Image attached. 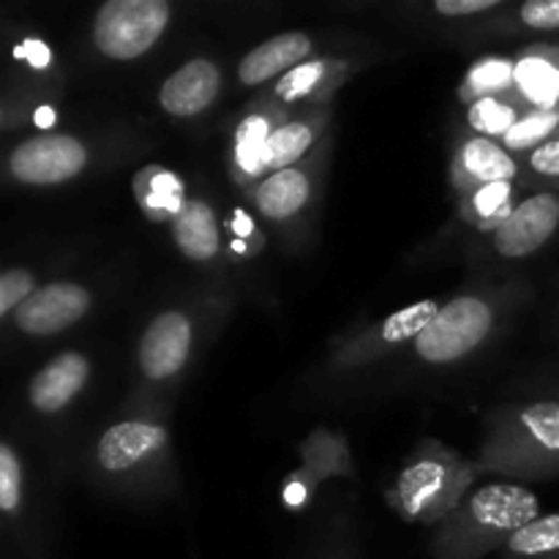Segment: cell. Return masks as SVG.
Listing matches in <instances>:
<instances>
[{
	"label": "cell",
	"mask_w": 559,
	"mask_h": 559,
	"mask_svg": "<svg viewBox=\"0 0 559 559\" xmlns=\"http://www.w3.org/2000/svg\"><path fill=\"white\" fill-rule=\"evenodd\" d=\"M540 516L538 497L519 484H489L451 513L437 540V559H480Z\"/></svg>",
	"instance_id": "cell-1"
},
{
	"label": "cell",
	"mask_w": 559,
	"mask_h": 559,
	"mask_svg": "<svg viewBox=\"0 0 559 559\" xmlns=\"http://www.w3.org/2000/svg\"><path fill=\"white\" fill-rule=\"evenodd\" d=\"M491 462L522 473H559V402H535L502 420Z\"/></svg>",
	"instance_id": "cell-2"
},
{
	"label": "cell",
	"mask_w": 559,
	"mask_h": 559,
	"mask_svg": "<svg viewBox=\"0 0 559 559\" xmlns=\"http://www.w3.org/2000/svg\"><path fill=\"white\" fill-rule=\"evenodd\" d=\"M167 0H109L93 20V41L112 60H134L151 52L169 25Z\"/></svg>",
	"instance_id": "cell-3"
},
{
	"label": "cell",
	"mask_w": 559,
	"mask_h": 559,
	"mask_svg": "<svg viewBox=\"0 0 559 559\" xmlns=\"http://www.w3.org/2000/svg\"><path fill=\"white\" fill-rule=\"evenodd\" d=\"M495 325V311L486 300L462 295L440 306L435 320L415 338V353L429 364H453L484 344Z\"/></svg>",
	"instance_id": "cell-4"
},
{
	"label": "cell",
	"mask_w": 559,
	"mask_h": 559,
	"mask_svg": "<svg viewBox=\"0 0 559 559\" xmlns=\"http://www.w3.org/2000/svg\"><path fill=\"white\" fill-rule=\"evenodd\" d=\"M464 486L467 480L459 475V464L453 459H420L404 469L399 480V502L407 516L437 522L456 506Z\"/></svg>",
	"instance_id": "cell-5"
},
{
	"label": "cell",
	"mask_w": 559,
	"mask_h": 559,
	"mask_svg": "<svg viewBox=\"0 0 559 559\" xmlns=\"http://www.w3.org/2000/svg\"><path fill=\"white\" fill-rule=\"evenodd\" d=\"M87 164V147L69 134H41L22 142L9 158L11 175L31 186H55L76 178Z\"/></svg>",
	"instance_id": "cell-6"
},
{
	"label": "cell",
	"mask_w": 559,
	"mask_h": 559,
	"mask_svg": "<svg viewBox=\"0 0 559 559\" xmlns=\"http://www.w3.org/2000/svg\"><path fill=\"white\" fill-rule=\"evenodd\" d=\"M559 227V197L551 191L527 197L495 227V249L508 260L535 254Z\"/></svg>",
	"instance_id": "cell-7"
},
{
	"label": "cell",
	"mask_w": 559,
	"mask_h": 559,
	"mask_svg": "<svg viewBox=\"0 0 559 559\" xmlns=\"http://www.w3.org/2000/svg\"><path fill=\"white\" fill-rule=\"evenodd\" d=\"M91 309V295L80 284L55 282L47 287L27 295L14 311L16 328H22L31 336H52L66 331Z\"/></svg>",
	"instance_id": "cell-8"
},
{
	"label": "cell",
	"mask_w": 559,
	"mask_h": 559,
	"mask_svg": "<svg viewBox=\"0 0 559 559\" xmlns=\"http://www.w3.org/2000/svg\"><path fill=\"white\" fill-rule=\"evenodd\" d=\"M191 322L180 311H164L145 328L140 342V369L147 380H169L191 353Z\"/></svg>",
	"instance_id": "cell-9"
},
{
	"label": "cell",
	"mask_w": 559,
	"mask_h": 559,
	"mask_svg": "<svg viewBox=\"0 0 559 559\" xmlns=\"http://www.w3.org/2000/svg\"><path fill=\"white\" fill-rule=\"evenodd\" d=\"M218 87H222L218 66L213 60L197 58L164 80L162 91H158V104L173 118H194L216 102Z\"/></svg>",
	"instance_id": "cell-10"
},
{
	"label": "cell",
	"mask_w": 559,
	"mask_h": 559,
	"mask_svg": "<svg viewBox=\"0 0 559 559\" xmlns=\"http://www.w3.org/2000/svg\"><path fill=\"white\" fill-rule=\"evenodd\" d=\"M513 93L522 98L530 112H555L559 109V49L533 47L516 60Z\"/></svg>",
	"instance_id": "cell-11"
},
{
	"label": "cell",
	"mask_w": 559,
	"mask_h": 559,
	"mask_svg": "<svg viewBox=\"0 0 559 559\" xmlns=\"http://www.w3.org/2000/svg\"><path fill=\"white\" fill-rule=\"evenodd\" d=\"M164 442H167V431L162 426L126 420L104 431L98 440V464L107 473H126L162 451Z\"/></svg>",
	"instance_id": "cell-12"
},
{
	"label": "cell",
	"mask_w": 559,
	"mask_h": 559,
	"mask_svg": "<svg viewBox=\"0 0 559 559\" xmlns=\"http://www.w3.org/2000/svg\"><path fill=\"white\" fill-rule=\"evenodd\" d=\"M311 55V38L300 31L278 33L267 41L257 44L238 66V80L246 87H257L278 74H287Z\"/></svg>",
	"instance_id": "cell-13"
},
{
	"label": "cell",
	"mask_w": 559,
	"mask_h": 559,
	"mask_svg": "<svg viewBox=\"0 0 559 559\" xmlns=\"http://www.w3.org/2000/svg\"><path fill=\"white\" fill-rule=\"evenodd\" d=\"M91 364L80 353H63L49 360L31 382V404L38 413H60L85 388Z\"/></svg>",
	"instance_id": "cell-14"
},
{
	"label": "cell",
	"mask_w": 559,
	"mask_h": 559,
	"mask_svg": "<svg viewBox=\"0 0 559 559\" xmlns=\"http://www.w3.org/2000/svg\"><path fill=\"white\" fill-rule=\"evenodd\" d=\"M519 167L511 153L495 140L486 136H473L464 142L459 151V180L467 186H489V183H511L516 178Z\"/></svg>",
	"instance_id": "cell-15"
},
{
	"label": "cell",
	"mask_w": 559,
	"mask_h": 559,
	"mask_svg": "<svg viewBox=\"0 0 559 559\" xmlns=\"http://www.w3.org/2000/svg\"><path fill=\"white\" fill-rule=\"evenodd\" d=\"M173 235L178 249L194 262L213 260L222 246L216 213L202 200H186L178 216L173 218Z\"/></svg>",
	"instance_id": "cell-16"
},
{
	"label": "cell",
	"mask_w": 559,
	"mask_h": 559,
	"mask_svg": "<svg viewBox=\"0 0 559 559\" xmlns=\"http://www.w3.org/2000/svg\"><path fill=\"white\" fill-rule=\"evenodd\" d=\"M311 183L309 175L304 169H278L271 173L254 191L257 211L262 213L271 222H284V218H293L295 213L304 211V205L309 202Z\"/></svg>",
	"instance_id": "cell-17"
},
{
	"label": "cell",
	"mask_w": 559,
	"mask_h": 559,
	"mask_svg": "<svg viewBox=\"0 0 559 559\" xmlns=\"http://www.w3.org/2000/svg\"><path fill=\"white\" fill-rule=\"evenodd\" d=\"M134 197L153 222L175 218L180 213V207L186 205L183 183H180L178 175L164 167L140 169L134 178Z\"/></svg>",
	"instance_id": "cell-18"
},
{
	"label": "cell",
	"mask_w": 559,
	"mask_h": 559,
	"mask_svg": "<svg viewBox=\"0 0 559 559\" xmlns=\"http://www.w3.org/2000/svg\"><path fill=\"white\" fill-rule=\"evenodd\" d=\"M527 112L530 109L524 107L516 93H506V96L480 98V102L469 104L467 118L478 136L495 140V136H506Z\"/></svg>",
	"instance_id": "cell-19"
},
{
	"label": "cell",
	"mask_w": 559,
	"mask_h": 559,
	"mask_svg": "<svg viewBox=\"0 0 559 559\" xmlns=\"http://www.w3.org/2000/svg\"><path fill=\"white\" fill-rule=\"evenodd\" d=\"M314 142V129L304 120L298 123H282L271 131L262 151V173L271 175L278 169H289Z\"/></svg>",
	"instance_id": "cell-20"
},
{
	"label": "cell",
	"mask_w": 559,
	"mask_h": 559,
	"mask_svg": "<svg viewBox=\"0 0 559 559\" xmlns=\"http://www.w3.org/2000/svg\"><path fill=\"white\" fill-rule=\"evenodd\" d=\"M506 551L513 559H559V513L538 516L513 533Z\"/></svg>",
	"instance_id": "cell-21"
},
{
	"label": "cell",
	"mask_w": 559,
	"mask_h": 559,
	"mask_svg": "<svg viewBox=\"0 0 559 559\" xmlns=\"http://www.w3.org/2000/svg\"><path fill=\"white\" fill-rule=\"evenodd\" d=\"M513 69H516V60L508 58H486L480 63H475L469 69V74L464 76L462 85V102L475 104L480 98L491 96H506L513 93Z\"/></svg>",
	"instance_id": "cell-22"
},
{
	"label": "cell",
	"mask_w": 559,
	"mask_h": 559,
	"mask_svg": "<svg viewBox=\"0 0 559 559\" xmlns=\"http://www.w3.org/2000/svg\"><path fill=\"white\" fill-rule=\"evenodd\" d=\"M276 126L271 123V118L262 112L249 115L243 123L235 129V164L243 173V178H254V175H265L262 173V151H265V142L271 136V131Z\"/></svg>",
	"instance_id": "cell-23"
},
{
	"label": "cell",
	"mask_w": 559,
	"mask_h": 559,
	"mask_svg": "<svg viewBox=\"0 0 559 559\" xmlns=\"http://www.w3.org/2000/svg\"><path fill=\"white\" fill-rule=\"evenodd\" d=\"M437 311H440V304L437 300H418L413 306H404L396 314L388 317L380 325V336L385 344H402L409 342V338H418L420 333L429 328V322L435 320Z\"/></svg>",
	"instance_id": "cell-24"
},
{
	"label": "cell",
	"mask_w": 559,
	"mask_h": 559,
	"mask_svg": "<svg viewBox=\"0 0 559 559\" xmlns=\"http://www.w3.org/2000/svg\"><path fill=\"white\" fill-rule=\"evenodd\" d=\"M559 129V109L555 112H527L506 136H502V147L506 151H530L540 147L544 142L551 140V134Z\"/></svg>",
	"instance_id": "cell-25"
},
{
	"label": "cell",
	"mask_w": 559,
	"mask_h": 559,
	"mask_svg": "<svg viewBox=\"0 0 559 559\" xmlns=\"http://www.w3.org/2000/svg\"><path fill=\"white\" fill-rule=\"evenodd\" d=\"M328 71H331V63H328V60H304V63L295 66L293 71H287V74L276 82V96L287 104L304 102L311 93H317V87L322 85Z\"/></svg>",
	"instance_id": "cell-26"
},
{
	"label": "cell",
	"mask_w": 559,
	"mask_h": 559,
	"mask_svg": "<svg viewBox=\"0 0 559 559\" xmlns=\"http://www.w3.org/2000/svg\"><path fill=\"white\" fill-rule=\"evenodd\" d=\"M513 186L511 183H489L480 186V189L473 191V213L480 218V222H497L500 227L502 218L513 211L511 207Z\"/></svg>",
	"instance_id": "cell-27"
},
{
	"label": "cell",
	"mask_w": 559,
	"mask_h": 559,
	"mask_svg": "<svg viewBox=\"0 0 559 559\" xmlns=\"http://www.w3.org/2000/svg\"><path fill=\"white\" fill-rule=\"evenodd\" d=\"M22 473L14 451L0 445V511H14L20 506Z\"/></svg>",
	"instance_id": "cell-28"
},
{
	"label": "cell",
	"mask_w": 559,
	"mask_h": 559,
	"mask_svg": "<svg viewBox=\"0 0 559 559\" xmlns=\"http://www.w3.org/2000/svg\"><path fill=\"white\" fill-rule=\"evenodd\" d=\"M33 284L36 282H33V276L27 271L0 273V317L11 309L16 311V306H20L27 295L36 293V289H33Z\"/></svg>",
	"instance_id": "cell-29"
},
{
	"label": "cell",
	"mask_w": 559,
	"mask_h": 559,
	"mask_svg": "<svg viewBox=\"0 0 559 559\" xmlns=\"http://www.w3.org/2000/svg\"><path fill=\"white\" fill-rule=\"evenodd\" d=\"M519 20L533 31H559V0H530L519 9Z\"/></svg>",
	"instance_id": "cell-30"
},
{
	"label": "cell",
	"mask_w": 559,
	"mask_h": 559,
	"mask_svg": "<svg viewBox=\"0 0 559 559\" xmlns=\"http://www.w3.org/2000/svg\"><path fill=\"white\" fill-rule=\"evenodd\" d=\"M530 167L538 175H544V178L559 180V136L557 140L544 142V145L530 153Z\"/></svg>",
	"instance_id": "cell-31"
},
{
	"label": "cell",
	"mask_w": 559,
	"mask_h": 559,
	"mask_svg": "<svg viewBox=\"0 0 559 559\" xmlns=\"http://www.w3.org/2000/svg\"><path fill=\"white\" fill-rule=\"evenodd\" d=\"M502 0H437L435 11L445 16H475L497 9Z\"/></svg>",
	"instance_id": "cell-32"
},
{
	"label": "cell",
	"mask_w": 559,
	"mask_h": 559,
	"mask_svg": "<svg viewBox=\"0 0 559 559\" xmlns=\"http://www.w3.org/2000/svg\"><path fill=\"white\" fill-rule=\"evenodd\" d=\"M16 58H27L36 69L49 63V49L41 41H25V47H16Z\"/></svg>",
	"instance_id": "cell-33"
},
{
	"label": "cell",
	"mask_w": 559,
	"mask_h": 559,
	"mask_svg": "<svg viewBox=\"0 0 559 559\" xmlns=\"http://www.w3.org/2000/svg\"><path fill=\"white\" fill-rule=\"evenodd\" d=\"M55 123V112L49 107H41L36 112V126H41V129H49V126Z\"/></svg>",
	"instance_id": "cell-34"
}]
</instances>
